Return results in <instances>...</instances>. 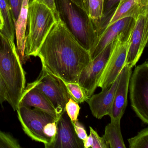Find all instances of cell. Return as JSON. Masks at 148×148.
Listing matches in <instances>:
<instances>
[{
    "label": "cell",
    "instance_id": "obj_1",
    "mask_svg": "<svg viewBox=\"0 0 148 148\" xmlns=\"http://www.w3.org/2000/svg\"><path fill=\"white\" fill-rule=\"evenodd\" d=\"M37 57L42 67L65 82L77 83L80 73L92 61L90 51L83 47L59 19L50 30Z\"/></svg>",
    "mask_w": 148,
    "mask_h": 148
},
{
    "label": "cell",
    "instance_id": "obj_2",
    "mask_svg": "<svg viewBox=\"0 0 148 148\" xmlns=\"http://www.w3.org/2000/svg\"><path fill=\"white\" fill-rule=\"evenodd\" d=\"M0 76L5 86L7 99L16 111L25 88L26 74L14 43L0 32Z\"/></svg>",
    "mask_w": 148,
    "mask_h": 148
},
{
    "label": "cell",
    "instance_id": "obj_3",
    "mask_svg": "<svg viewBox=\"0 0 148 148\" xmlns=\"http://www.w3.org/2000/svg\"><path fill=\"white\" fill-rule=\"evenodd\" d=\"M57 20L54 14L43 4L29 1L26 34L25 55L27 59L37 57L39 50Z\"/></svg>",
    "mask_w": 148,
    "mask_h": 148
},
{
    "label": "cell",
    "instance_id": "obj_4",
    "mask_svg": "<svg viewBox=\"0 0 148 148\" xmlns=\"http://www.w3.org/2000/svg\"><path fill=\"white\" fill-rule=\"evenodd\" d=\"M60 19L80 45L90 51L97 38L90 17L70 0H55Z\"/></svg>",
    "mask_w": 148,
    "mask_h": 148
},
{
    "label": "cell",
    "instance_id": "obj_5",
    "mask_svg": "<svg viewBox=\"0 0 148 148\" xmlns=\"http://www.w3.org/2000/svg\"><path fill=\"white\" fill-rule=\"evenodd\" d=\"M129 89L131 106L141 121L148 123V63L135 68L132 73Z\"/></svg>",
    "mask_w": 148,
    "mask_h": 148
},
{
    "label": "cell",
    "instance_id": "obj_6",
    "mask_svg": "<svg viewBox=\"0 0 148 148\" xmlns=\"http://www.w3.org/2000/svg\"><path fill=\"white\" fill-rule=\"evenodd\" d=\"M32 83L50 101L60 118L65 112L66 104L71 97L64 82L42 67L39 76Z\"/></svg>",
    "mask_w": 148,
    "mask_h": 148
},
{
    "label": "cell",
    "instance_id": "obj_7",
    "mask_svg": "<svg viewBox=\"0 0 148 148\" xmlns=\"http://www.w3.org/2000/svg\"><path fill=\"white\" fill-rule=\"evenodd\" d=\"M16 111L25 133L33 140L43 143L46 148L49 141L44 133V129L48 123L57 122L55 119L47 112L35 108L19 106Z\"/></svg>",
    "mask_w": 148,
    "mask_h": 148
},
{
    "label": "cell",
    "instance_id": "obj_8",
    "mask_svg": "<svg viewBox=\"0 0 148 148\" xmlns=\"http://www.w3.org/2000/svg\"><path fill=\"white\" fill-rule=\"evenodd\" d=\"M130 37L121 36L117 39L111 53L98 79L97 86L102 90L107 89L111 85L125 66Z\"/></svg>",
    "mask_w": 148,
    "mask_h": 148
},
{
    "label": "cell",
    "instance_id": "obj_9",
    "mask_svg": "<svg viewBox=\"0 0 148 148\" xmlns=\"http://www.w3.org/2000/svg\"><path fill=\"white\" fill-rule=\"evenodd\" d=\"M116 40L117 39L109 44L80 73L77 83L84 89L89 97L94 94L97 87L98 79L105 66Z\"/></svg>",
    "mask_w": 148,
    "mask_h": 148
},
{
    "label": "cell",
    "instance_id": "obj_10",
    "mask_svg": "<svg viewBox=\"0 0 148 148\" xmlns=\"http://www.w3.org/2000/svg\"><path fill=\"white\" fill-rule=\"evenodd\" d=\"M136 20L132 17L119 20L107 26L97 37L94 46L90 51L92 60L112 41L121 36L130 37Z\"/></svg>",
    "mask_w": 148,
    "mask_h": 148
},
{
    "label": "cell",
    "instance_id": "obj_11",
    "mask_svg": "<svg viewBox=\"0 0 148 148\" xmlns=\"http://www.w3.org/2000/svg\"><path fill=\"white\" fill-rule=\"evenodd\" d=\"M148 39V14L140 15L135 26L128 45L125 65L132 68L142 56Z\"/></svg>",
    "mask_w": 148,
    "mask_h": 148
},
{
    "label": "cell",
    "instance_id": "obj_12",
    "mask_svg": "<svg viewBox=\"0 0 148 148\" xmlns=\"http://www.w3.org/2000/svg\"><path fill=\"white\" fill-rule=\"evenodd\" d=\"M148 14V0H125L116 9L103 19L97 32V37L108 26L113 22L126 17L135 20L140 15Z\"/></svg>",
    "mask_w": 148,
    "mask_h": 148
},
{
    "label": "cell",
    "instance_id": "obj_13",
    "mask_svg": "<svg viewBox=\"0 0 148 148\" xmlns=\"http://www.w3.org/2000/svg\"><path fill=\"white\" fill-rule=\"evenodd\" d=\"M82 148L83 141L76 135L72 123L65 112L57 122V134L49 148Z\"/></svg>",
    "mask_w": 148,
    "mask_h": 148
},
{
    "label": "cell",
    "instance_id": "obj_14",
    "mask_svg": "<svg viewBox=\"0 0 148 148\" xmlns=\"http://www.w3.org/2000/svg\"><path fill=\"white\" fill-rule=\"evenodd\" d=\"M132 68L125 65L120 73L119 80L115 91L111 110L109 116L111 119H121L127 105V97Z\"/></svg>",
    "mask_w": 148,
    "mask_h": 148
},
{
    "label": "cell",
    "instance_id": "obj_15",
    "mask_svg": "<svg viewBox=\"0 0 148 148\" xmlns=\"http://www.w3.org/2000/svg\"><path fill=\"white\" fill-rule=\"evenodd\" d=\"M19 106L34 107L43 111L54 118L57 122L60 119L52 105L33 83H29L25 86L19 102Z\"/></svg>",
    "mask_w": 148,
    "mask_h": 148
},
{
    "label": "cell",
    "instance_id": "obj_16",
    "mask_svg": "<svg viewBox=\"0 0 148 148\" xmlns=\"http://www.w3.org/2000/svg\"><path fill=\"white\" fill-rule=\"evenodd\" d=\"M119 77L120 74L110 87L102 90L99 93L93 94L86 101L94 117L100 119L106 115L109 116Z\"/></svg>",
    "mask_w": 148,
    "mask_h": 148
},
{
    "label": "cell",
    "instance_id": "obj_17",
    "mask_svg": "<svg viewBox=\"0 0 148 148\" xmlns=\"http://www.w3.org/2000/svg\"><path fill=\"white\" fill-rule=\"evenodd\" d=\"M29 2V0H23L19 15L15 24V35L17 41L16 51L23 65L27 61L25 52Z\"/></svg>",
    "mask_w": 148,
    "mask_h": 148
},
{
    "label": "cell",
    "instance_id": "obj_18",
    "mask_svg": "<svg viewBox=\"0 0 148 148\" xmlns=\"http://www.w3.org/2000/svg\"><path fill=\"white\" fill-rule=\"evenodd\" d=\"M121 119H111L105 129L103 136L110 148H125L121 131Z\"/></svg>",
    "mask_w": 148,
    "mask_h": 148
},
{
    "label": "cell",
    "instance_id": "obj_19",
    "mask_svg": "<svg viewBox=\"0 0 148 148\" xmlns=\"http://www.w3.org/2000/svg\"><path fill=\"white\" fill-rule=\"evenodd\" d=\"M0 10L4 20V27L0 32L12 43H14L15 22L8 0H0Z\"/></svg>",
    "mask_w": 148,
    "mask_h": 148
},
{
    "label": "cell",
    "instance_id": "obj_20",
    "mask_svg": "<svg viewBox=\"0 0 148 148\" xmlns=\"http://www.w3.org/2000/svg\"><path fill=\"white\" fill-rule=\"evenodd\" d=\"M103 5L104 0H89L88 2L89 17L96 32L103 18Z\"/></svg>",
    "mask_w": 148,
    "mask_h": 148
},
{
    "label": "cell",
    "instance_id": "obj_21",
    "mask_svg": "<svg viewBox=\"0 0 148 148\" xmlns=\"http://www.w3.org/2000/svg\"><path fill=\"white\" fill-rule=\"evenodd\" d=\"M63 82L71 97L78 103H82L88 100L89 97L85 90L78 83Z\"/></svg>",
    "mask_w": 148,
    "mask_h": 148
},
{
    "label": "cell",
    "instance_id": "obj_22",
    "mask_svg": "<svg viewBox=\"0 0 148 148\" xmlns=\"http://www.w3.org/2000/svg\"><path fill=\"white\" fill-rule=\"evenodd\" d=\"M130 148H148V129L140 131L136 136L128 139Z\"/></svg>",
    "mask_w": 148,
    "mask_h": 148
},
{
    "label": "cell",
    "instance_id": "obj_23",
    "mask_svg": "<svg viewBox=\"0 0 148 148\" xmlns=\"http://www.w3.org/2000/svg\"><path fill=\"white\" fill-rule=\"evenodd\" d=\"M80 107L78 103L71 97L65 106V111L72 123H75L79 115Z\"/></svg>",
    "mask_w": 148,
    "mask_h": 148
},
{
    "label": "cell",
    "instance_id": "obj_24",
    "mask_svg": "<svg viewBox=\"0 0 148 148\" xmlns=\"http://www.w3.org/2000/svg\"><path fill=\"white\" fill-rule=\"evenodd\" d=\"M18 141L12 135L0 130V148H21Z\"/></svg>",
    "mask_w": 148,
    "mask_h": 148
},
{
    "label": "cell",
    "instance_id": "obj_25",
    "mask_svg": "<svg viewBox=\"0 0 148 148\" xmlns=\"http://www.w3.org/2000/svg\"><path fill=\"white\" fill-rule=\"evenodd\" d=\"M124 1L125 0H104L103 9L102 20L114 12L119 5Z\"/></svg>",
    "mask_w": 148,
    "mask_h": 148
},
{
    "label": "cell",
    "instance_id": "obj_26",
    "mask_svg": "<svg viewBox=\"0 0 148 148\" xmlns=\"http://www.w3.org/2000/svg\"><path fill=\"white\" fill-rule=\"evenodd\" d=\"M90 134L93 138V143L92 148H109V145L106 142L103 138L101 137L98 134L97 132L92 127L90 126Z\"/></svg>",
    "mask_w": 148,
    "mask_h": 148
},
{
    "label": "cell",
    "instance_id": "obj_27",
    "mask_svg": "<svg viewBox=\"0 0 148 148\" xmlns=\"http://www.w3.org/2000/svg\"><path fill=\"white\" fill-rule=\"evenodd\" d=\"M11 7L14 21L16 22L21 10L23 0H8Z\"/></svg>",
    "mask_w": 148,
    "mask_h": 148
},
{
    "label": "cell",
    "instance_id": "obj_28",
    "mask_svg": "<svg viewBox=\"0 0 148 148\" xmlns=\"http://www.w3.org/2000/svg\"><path fill=\"white\" fill-rule=\"evenodd\" d=\"M29 1H36L45 5L53 12L57 21L60 19L59 15L56 8L55 0H29Z\"/></svg>",
    "mask_w": 148,
    "mask_h": 148
},
{
    "label": "cell",
    "instance_id": "obj_29",
    "mask_svg": "<svg viewBox=\"0 0 148 148\" xmlns=\"http://www.w3.org/2000/svg\"><path fill=\"white\" fill-rule=\"evenodd\" d=\"M73 125L76 135L82 141H84L88 136L84 126L80 122H79L78 120L75 123L73 124Z\"/></svg>",
    "mask_w": 148,
    "mask_h": 148
},
{
    "label": "cell",
    "instance_id": "obj_30",
    "mask_svg": "<svg viewBox=\"0 0 148 148\" xmlns=\"http://www.w3.org/2000/svg\"><path fill=\"white\" fill-rule=\"evenodd\" d=\"M71 1L82 9L89 17L88 2L89 0H70Z\"/></svg>",
    "mask_w": 148,
    "mask_h": 148
},
{
    "label": "cell",
    "instance_id": "obj_31",
    "mask_svg": "<svg viewBox=\"0 0 148 148\" xmlns=\"http://www.w3.org/2000/svg\"><path fill=\"white\" fill-rule=\"evenodd\" d=\"M7 95L6 91L0 76V104H2L3 103L7 101Z\"/></svg>",
    "mask_w": 148,
    "mask_h": 148
},
{
    "label": "cell",
    "instance_id": "obj_32",
    "mask_svg": "<svg viewBox=\"0 0 148 148\" xmlns=\"http://www.w3.org/2000/svg\"><path fill=\"white\" fill-rule=\"evenodd\" d=\"M84 148H89L91 147L93 143V138L90 134L87 136L84 141H83Z\"/></svg>",
    "mask_w": 148,
    "mask_h": 148
},
{
    "label": "cell",
    "instance_id": "obj_33",
    "mask_svg": "<svg viewBox=\"0 0 148 148\" xmlns=\"http://www.w3.org/2000/svg\"><path fill=\"white\" fill-rule=\"evenodd\" d=\"M4 27V20L1 10H0V31L2 30Z\"/></svg>",
    "mask_w": 148,
    "mask_h": 148
}]
</instances>
